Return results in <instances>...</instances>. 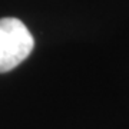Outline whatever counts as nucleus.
<instances>
[{
	"label": "nucleus",
	"mask_w": 129,
	"mask_h": 129,
	"mask_svg": "<svg viewBox=\"0 0 129 129\" xmlns=\"http://www.w3.org/2000/svg\"><path fill=\"white\" fill-rule=\"evenodd\" d=\"M35 47V39L22 20L0 19V73H6L22 63Z\"/></svg>",
	"instance_id": "f257e3e1"
}]
</instances>
